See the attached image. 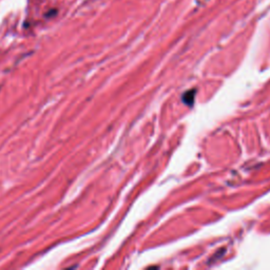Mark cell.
I'll return each instance as SVG.
<instances>
[{
    "mask_svg": "<svg viewBox=\"0 0 270 270\" xmlns=\"http://www.w3.org/2000/svg\"><path fill=\"white\" fill-rule=\"evenodd\" d=\"M194 96H195V90L186 92L184 96H182V101L187 104H192L193 100H194Z\"/></svg>",
    "mask_w": 270,
    "mask_h": 270,
    "instance_id": "cell-1",
    "label": "cell"
}]
</instances>
